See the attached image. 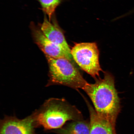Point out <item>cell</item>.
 Masks as SVG:
<instances>
[{
  "instance_id": "obj_7",
  "label": "cell",
  "mask_w": 134,
  "mask_h": 134,
  "mask_svg": "<svg viewBox=\"0 0 134 134\" xmlns=\"http://www.w3.org/2000/svg\"><path fill=\"white\" fill-rule=\"evenodd\" d=\"M38 25L42 32L48 40L71 55V49L67 43L63 30L58 24L55 13L52 16L51 21L44 14L43 23Z\"/></svg>"
},
{
  "instance_id": "obj_4",
  "label": "cell",
  "mask_w": 134,
  "mask_h": 134,
  "mask_svg": "<svg viewBox=\"0 0 134 134\" xmlns=\"http://www.w3.org/2000/svg\"><path fill=\"white\" fill-rule=\"evenodd\" d=\"M73 60L80 68L94 78L99 76L102 70L99 62V52L95 42L75 43L71 49Z\"/></svg>"
},
{
  "instance_id": "obj_8",
  "label": "cell",
  "mask_w": 134,
  "mask_h": 134,
  "mask_svg": "<svg viewBox=\"0 0 134 134\" xmlns=\"http://www.w3.org/2000/svg\"><path fill=\"white\" fill-rule=\"evenodd\" d=\"M86 103L90 113V134H117L115 127L99 116L90 103Z\"/></svg>"
},
{
  "instance_id": "obj_3",
  "label": "cell",
  "mask_w": 134,
  "mask_h": 134,
  "mask_svg": "<svg viewBox=\"0 0 134 134\" xmlns=\"http://www.w3.org/2000/svg\"><path fill=\"white\" fill-rule=\"evenodd\" d=\"M46 56L49 67L50 83L82 90L88 83L70 60Z\"/></svg>"
},
{
  "instance_id": "obj_2",
  "label": "cell",
  "mask_w": 134,
  "mask_h": 134,
  "mask_svg": "<svg viewBox=\"0 0 134 134\" xmlns=\"http://www.w3.org/2000/svg\"><path fill=\"white\" fill-rule=\"evenodd\" d=\"M32 114L37 128L42 127L46 132L61 128L68 121L83 119L81 112L63 98L46 100Z\"/></svg>"
},
{
  "instance_id": "obj_10",
  "label": "cell",
  "mask_w": 134,
  "mask_h": 134,
  "mask_svg": "<svg viewBox=\"0 0 134 134\" xmlns=\"http://www.w3.org/2000/svg\"><path fill=\"white\" fill-rule=\"evenodd\" d=\"M41 6V9L51 21L52 16L55 14L56 8L67 0H36Z\"/></svg>"
},
{
  "instance_id": "obj_6",
  "label": "cell",
  "mask_w": 134,
  "mask_h": 134,
  "mask_svg": "<svg viewBox=\"0 0 134 134\" xmlns=\"http://www.w3.org/2000/svg\"><path fill=\"white\" fill-rule=\"evenodd\" d=\"M30 28L35 43L45 55L54 58H66L71 61L73 59L72 55L48 40L42 32L38 25L32 21L30 23Z\"/></svg>"
},
{
  "instance_id": "obj_1",
  "label": "cell",
  "mask_w": 134,
  "mask_h": 134,
  "mask_svg": "<svg viewBox=\"0 0 134 134\" xmlns=\"http://www.w3.org/2000/svg\"><path fill=\"white\" fill-rule=\"evenodd\" d=\"M83 90L90 97L99 116L115 127L121 105L113 75L105 72L103 79H97L94 83H88Z\"/></svg>"
},
{
  "instance_id": "obj_9",
  "label": "cell",
  "mask_w": 134,
  "mask_h": 134,
  "mask_svg": "<svg viewBox=\"0 0 134 134\" xmlns=\"http://www.w3.org/2000/svg\"><path fill=\"white\" fill-rule=\"evenodd\" d=\"M72 121L50 132L57 134H90V122L83 119Z\"/></svg>"
},
{
  "instance_id": "obj_5",
  "label": "cell",
  "mask_w": 134,
  "mask_h": 134,
  "mask_svg": "<svg viewBox=\"0 0 134 134\" xmlns=\"http://www.w3.org/2000/svg\"><path fill=\"white\" fill-rule=\"evenodd\" d=\"M37 128L32 113L23 119L5 115L0 121V134H36Z\"/></svg>"
}]
</instances>
